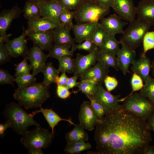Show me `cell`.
Returning <instances> with one entry per match:
<instances>
[{
    "label": "cell",
    "instance_id": "836d02e7",
    "mask_svg": "<svg viewBox=\"0 0 154 154\" xmlns=\"http://www.w3.org/2000/svg\"><path fill=\"white\" fill-rule=\"evenodd\" d=\"M70 56H62L57 60L59 63L58 70L61 73H73L74 71V59Z\"/></svg>",
    "mask_w": 154,
    "mask_h": 154
},
{
    "label": "cell",
    "instance_id": "bcb514c9",
    "mask_svg": "<svg viewBox=\"0 0 154 154\" xmlns=\"http://www.w3.org/2000/svg\"><path fill=\"white\" fill-rule=\"evenodd\" d=\"M85 0H58L66 8L70 10L76 9Z\"/></svg>",
    "mask_w": 154,
    "mask_h": 154
},
{
    "label": "cell",
    "instance_id": "8d00e7d4",
    "mask_svg": "<svg viewBox=\"0 0 154 154\" xmlns=\"http://www.w3.org/2000/svg\"><path fill=\"white\" fill-rule=\"evenodd\" d=\"M26 56H25L21 62L17 64H14L16 67L15 74L16 78L26 74L30 73L31 71L32 70V67L30 64H28Z\"/></svg>",
    "mask_w": 154,
    "mask_h": 154
},
{
    "label": "cell",
    "instance_id": "d6986e66",
    "mask_svg": "<svg viewBox=\"0 0 154 154\" xmlns=\"http://www.w3.org/2000/svg\"><path fill=\"white\" fill-rule=\"evenodd\" d=\"M23 12L16 4L11 8L5 9L1 11L0 14V36L6 34V31L13 21L20 17Z\"/></svg>",
    "mask_w": 154,
    "mask_h": 154
},
{
    "label": "cell",
    "instance_id": "484cf974",
    "mask_svg": "<svg viewBox=\"0 0 154 154\" xmlns=\"http://www.w3.org/2000/svg\"><path fill=\"white\" fill-rule=\"evenodd\" d=\"M35 112L36 114L38 112L42 113L50 127L52 132L53 133H54V128L55 126L61 121H66L74 125H76L72 122L70 119H66L62 118L51 109H44L41 107L39 110H36Z\"/></svg>",
    "mask_w": 154,
    "mask_h": 154
},
{
    "label": "cell",
    "instance_id": "277c9868",
    "mask_svg": "<svg viewBox=\"0 0 154 154\" xmlns=\"http://www.w3.org/2000/svg\"><path fill=\"white\" fill-rule=\"evenodd\" d=\"M121 107L147 121L154 112V104L140 93L120 99Z\"/></svg>",
    "mask_w": 154,
    "mask_h": 154
},
{
    "label": "cell",
    "instance_id": "6da1fadb",
    "mask_svg": "<svg viewBox=\"0 0 154 154\" xmlns=\"http://www.w3.org/2000/svg\"><path fill=\"white\" fill-rule=\"evenodd\" d=\"M147 121L120 105L108 111L96 125L98 154H142L152 141Z\"/></svg>",
    "mask_w": 154,
    "mask_h": 154
},
{
    "label": "cell",
    "instance_id": "ab89813d",
    "mask_svg": "<svg viewBox=\"0 0 154 154\" xmlns=\"http://www.w3.org/2000/svg\"><path fill=\"white\" fill-rule=\"evenodd\" d=\"M108 34L106 31L99 26L94 33L91 39L94 44L98 47Z\"/></svg>",
    "mask_w": 154,
    "mask_h": 154
},
{
    "label": "cell",
    "instance_id": "b9f144b4",
    "mask_svg": "<svg viewBox=\"0 0 154 154\" xmlns=\"http://www.w3.org/2000/svg\"><path fill=\"white\" fill-rule=\"evenodd\" d=\"M96 46H97L94 44L91 39H88L85 40V41L82 43L81 42L78 44H75L72 46L71 50L73 51L77 49L79 50H83L90 52Z\"/></svg>",
    "mask_w": 154,
    "mask_h": 154
},
{
    "label": "cell",
    "instance_id": "7a4b0ae2",
    "mask_svg": "<svg viewBox=\"0 0 154 154\" xmlns=\"http://www.w3.org/2000/svg\"><path fill=\"white\" fill-rule=\"evenodd\" d=\"M50 86L43 82L35 83L15 90L13 97L26 109L41 107L42 104L50 97Z\"/></svg>",
    "mask_w": 154,
    "mask_h": 154
},
{
    "label": "cell",
    "instance_id": "e0dca14e",
    "mask_svg": "<svg viewBox=\"0 0 154 154\" xmlns=\"http://www.w3.org/2000/svg\"><path fill=\"white\" fill-rule=\"evenodd\" d=\"M99 26V21L73 24L72 30L74 36V40L79 43L84 41L91 39L96 29Z\"/></svg>",
    "mask_w": 154,
    "mask_h": 154
},
{
    "label": "cell",
    "instance_id": "f6af8a7d",
    "mask_svg": "<svg viewBox=\"0 0 154 154\" xmlns=\"http://www.w3.org/2000/svg\"><path fill=\"white\" fill-rule=\"evenodd\" d=\"M12 57L5 44L0 45V64L9 61Z\"/></svg>",
    "mask_w": 154,
    "mask_h": 154
},
{
    "label": "cell",
    "instance_id": "8992f818",
    "mask_svg": "<svg viewBox=\"0 0 154 154\" xmlns=\"http://www.w3.org/2000/svg\"><path fill=\"white\" fill-rule=\"evenodd\" d=\"M54 133L41 127L27 130L20 140V143L28 150L34 149H45L51 144Z\"/></svg>",
    "mask_w": 154,
    "mask_h": 154
},
{
    "label": "cell",
    "instance_id": "816d5d0a",
    "mask_svg": "<svg viewBox=\"0 0 154 154\" xmlns=\"http://www.w3.org/2000/svg\"><path fill=\"white\" fill-rule=\"evenodd\" d=\"M12 125L11 122L6 120L4 124H0V135L3 136L4 134L5 131L9 128H12Z\"/></svg>",
    "mask_w": 154,
    "mask_h": 154
},
{
    "label": "cell",
    "instance_id": "60d3db41",
    "mask_svg": "<svg viewBox=\"0 0 154 154\" xmlns=\"http://www.w3.org/2000/svg\"><path fill=\"white\" fill-rule=\"evenodd\" d=\"M74 11L68 9L64 11L60 17V22L62 24L72 30L73 25L72 20L74 17Z\"/></svg>",
    "mask_w": 154,
    "mask_h": 154
},
{
    "label": "cell",
    "instance_id": "6f0895ef",
    "mask_svg": "<svg viewBox=\"0 0 154 154\" xmlns=\"http://www.w3.org/2000/svg\"><path fill=\"white\" fill-rule=\"evenodd\" d=\"M28 154H43L44 152L40 149H34L28 150Z\"/></svg>",
    "mask_w": 154,
    "mask_h": 154
},
{
    "label": "cell",
    "instance_id": "91938a15",
    "mask_svg": "<svg viewBox=\"0 0 154 154\" xmlns=\"http://www.w3.org/2000/svg\"><path fill=\"white\" fill-rule=\"evenodd\" d=\"M151 69H152V74L154 78V58L151 63Z\"/></svg>",
    "mask_w": 154,
    "mask_h": 154
},
{
    "label": "cell",
    "instance_id": "8fae6325",
    "mask_svg": "<svg viewBox=\"0 0 154 154\" xmlns=\"http://www.w3.org/2000/svg\"><path fill=\"white\" fill-rule=\"evenodd\" d=\"M26 56L32 66V74L35 76L42 72L49 57L48 54L44 53L39 47L34 44L29 50Z\"/></svg>",
    "mask_w": 154,
    "mask_h": 154
},
{
    "label": "cell",
    "instance_id": "f35d334b",
    "mask_svg": "<svg viewBox=\"0 0 154 154\" xmlns=\"http://www.w3.org/2000/svg\"><path fill=\"white\" fill-rule=\"evenodd\" d=\"M143 51L141 54L145 55L147 52L154 48V31H148L143 40Z\"/></svg>",
    "mask_w": 154,
    "mask_h": 154
},
{
    "label": "cell",
    "instance_id": "ac0fdd59",
    "mask_svg": "<svg viewBox=\"0 0 154 154\" xmlns=\"http://www.w3.org/2000/svg\"><path fill=\"white\" fill-rule=\"evenodd\" d=\"M128 23L123 21L116 14H113L101 19L99 21V26L109 34L115 35L118 34H123L124 31L123 28Z\"/></svg>",
    "mask_w": 154,
    "mask_h": 154
},
{
    "label": "cell",
    "instance_id": "e575fe53",
    "mask_svg": "<svg viewBox=\"0 0 154 154\" xmlns=\"http://www.w3.org/2000/svg\"><path fill=\"white\" fill-rule=\"evenodd\" d=\"M139 93L154 104V78L147 80Z\"/></svg>",
    "mask_w": 154,
    "mask_h": 154
},
{
    "label": "cell",
    "instance_id": "4316f807",
    "mask_svg": "<svg viewBox=\"0 0 154 154\" xmlns=\"http://www.w3.org/2000/svg\"><path fill=\"white\" fill-rule=\"evenodd\" d=\"M97 61L109 68L112 67L118 70L117 57L113 54L107 51L99 49L98 48Z\"/></svg>",
    "mask_w": 154,
    "mask_h": 154
},
{
    "label": "cell",
    "instance_id": "cb8c5ba5",
    "mask_svg": "<svg viewBox=\"0 0 154 154\" xmlns=\"http://www.w3.org/2000/svg\"><path fill=\"white\" fill-rule=\"evenodd\" d=\"M61 24L50 18L40 17L34 20L28 21L27 30L28 32L33 31H45L53 30Z\"/></svg>",
    "mask_w": 154,
    "mask_h": 154
},
{
    "label": "cell",
    "instance_id": "52a82bcc",
    "mask_svg": "<svg viewBox=\"0 0 154 154\" xmlns=\"http://www.w3.org/2000/svg\"><path fill=\"white\" fill-rule=\"evenodd\" d=\"M129 23L128 27L124 31L120 41L135 50L139 46L151 26L138 19H135Z\"/></svg>",
    "mask_w": 154,
    "mask_h": 154
},
{
    "label": "cell",
    "instance_id": "680465c9",
    "mask_svg": "<svg viewBox=\"0 0 154 154\" xmlns=\"http://www.w3.org/2000/svg\"><path fill=\"white\" fill-rule=\"evenodd\" d=\"M35 3H38L40 2H46L55 0H29Z\"/></svg>",
    "mask_w": 154,
    "mask_h": 154
},
{
    "label": "cell",
    "instance_id": "5b68a950",
    "mask_svg": "<svg viewBox=\"0 0 154 154\" xmlns=\"http://www.w3.org/2000/svg\"><path fill=\"white\" fill-rule=\"evenodd\" d=\"M110 11V8L102 7L96 1L85 0L74 11V18L78 24L99 21Z\"/></svg>",
    "mask_w": 154,
    "mask_h": 154
},
{
    "label": "cell",
    "instance_id": "603a6c76",
    "mask_svg": "<svg viewBox=\"0 0 154 154\" xmlns=\"http://www.w3.org/2000/svg\"><path fill=\"white\" fill-rule=\"evenodd\" d=\"M132 64V71L139 76L145 83L150 77L149 74L151 70V63L150 59L145 55L141 54Z\"/></svg>",
    "mask_w": 154,
    "mask_h": 154
},
{
    "label": "cell",
    "instance_id": "30bf717a",
    "mask_svg": "<svg viewBox=\"0 0 154 154\" xmlns=\"http://www.w3.org/2000/svg\"><path fill=\"white\" fill-rule=\"evenodd\" d=\"M112 8L122 20L130 23L135 19L136 7L133 0H114Z\"/></svg>",
    "mask_w": 154,
    "mask_h": 154
},
{
    "label": "cell",
    "instance_id": "2e32d148",
    "mask_svg": "<svg viewBox=\"0 0 154 154\" xmlns=\"http://www.w3.org/2000/svg\"><path fill=\"white\" fill-rule=\"evenodd\" d=\"M37 4L40 10L42 17L50 18L61 23L60 16L62 13L67 9L58 0L40 2Z\"/></svg>",
    "mask_w": 154,
    "mask_h": 154
},
{
    "label": "cell",
    "instance_id": "ba28073f",
    "mask_svg": "<svg viewBox=\"0 0 154 154\" xmlns=\"http://www.w3.org/2000/svg\"><path fill=\"white\" fill-rule=\"evenodd\" d=\"M78 118L80 124L86 129L92 131L100 120L91 103L85 101L81 104Z\"/></svg>",
    "mask_w": 154,
    "mask_h": 154
},
{
    "label": "cell",
    "instance_id": "d590c367",
    "mask_svg": "<svg viewBox=\"0 0 154 154\" xmlns=\"http://www.w3.org/2000/svg\"><path fill=\"white\" fill-rule=\"evenodd\" d=\"M90 100L91 105L100 119H102L108 110L100 102L91 96H86Z\"/></svg>",
    "mask_w": 154,
    "mask_h": 154
},
{
    "label": "cell",
    "instance_id": "74e56055",
    "mask_svg": "<svg viewBox=\"0 0 154 154\" xmlns=\"http://www.w3.org/2000/svg\"><path fill=\"white\" fill-rule=\"evenodd\" d=\"M33 74L29 73L16 78L15 82L18 88H23L35 83L36 78Z\"/></svg>",
    "mask_w": 154,
    "mask_h": 154
},
{
    "label": "cell",
    "instance_id": "7402d4cb",
    "mask_svg": "<svg viewBox=\"0 0 154 154\" xmlns=\"http://www.w3.org/2000/svg\"><path fill=\"white\" fill-rule=\"evenodd\" d=\"M71 30V29L62 24L53 29L54 44L61 46L71 47L74 44V40L70 35Z\"/></svg>",
    "mask_w": 154,
    "mask_h": 154
},
{
    "label": "cell",
    "instance_id": "ffe728a7",
    "mask_svg": "<svg viewBox=\"0 0 154 154\" xmlns=\"http://www.w3.org/2000/svg\"><path fill=\"white\" fill-rule=\"evenodd\" d=\"M137 19L149 24L154 25V0H141L136 7Z\"/></svg>",
    "mask_w": 154,
    "mask_h": 154
},
{
    "label": "cell",
    "instance_id": "4fadbf2b",
    "mask_svg": "<svg viewBox=\"0 0 154 154\" xmlns=\"http://www.w3.org/2000/svg\"><path fill=\"white\" fill-rule=\"evenodd\" d=\"M22 34L19 37L11 40L9 39L5 43L12 57L17 58L25 56L29 50L26 36L28 32L23 26Z\"/></svg>",
    "mask_w": 154,
    "mask_h": 154
},
{
    "label": "cell",
    "instance_id": "4dcf8cb0",
    "mask_svg": "<svg viewBox=\"0 0 154 154\" xmlns=\"http://www.w3.org/2000/svg\"><path fill=\"white\" fill-rule=\"evenodd\" d=\"M70 46H61L53 44L49 50V57L57 59L64 56H72L74 51L69 50Z\"/></svg>",
    "mask_w": 154,
    "mask_h": 154
},
{
    "label": "cell",
    "instance_id": "d4e9b609",
    "mask_svg": "<svg viewBox=\"0 0 154 154\" xmlns=\"http://www.w3.org/2000/svg\"><path fill=\"white\" fill-rule=\"evenodd\" d=\"M84 129L80 123L76 124L73 129L65 134L67 143L87 141L88 136Z\"/></svg>",
    "mask_w": 154,
    "mask_h": 154
},
{
    "label": "cell",
    "instance_id": "db71d44e",
    "mask_svg": "<svg viewBox=\"0 0 154 154\" xmlns=\"http://www.w3.org/2000/svg\"><path fill=\"white\" fill-rule=\"evenodd\" d=\"M147 121L150 129L154 132V112Z\"/></svg>",
    "mask_w": 154,
    "mask_h": 154
},
{
    "label": "cell",
    "instance_id": "f1b7e54d",
    "mask_svg": "<svg viewBox=\"0 0 154 154\" xmlns=\"http://www.w3.org/2000/svg\"><path fill=\"white\" fill-rule=\"evenodd\" d=\"M120 42L117 40L115 35L109 34L104 39L101 46L98 47L101 50L110 52L115 55L119 51Z\"/></svg>",
    "mask_w": 154,
    "mask_h": 154
},
{
    "label": "cell",
    "instance_id": "9f6ffc18",
    "mask_svg": "<svg viewBox=\"0 0 154 154\" xmlns=\"http://www.w3.org/2000/svg\"><path fill=\"white\" fill-rule=\"evenodd\" d=\"M12 35L11 34H5L4 35L0 36V45L5 42L9 39V37Z\"/></svg>",
    "mask_w": 154,
    "mask_h": 154
},
{
    "label": "cell",
    "instance_id": "3957f363",
    "mask_svg": "<svg viewBox=\"0 0 154 154\" xmlns=\"http://www.w3.org/2000/svg\"><path fill=\"white\" fill-rule=\"evenodd\" d=\"M36 114L35 111L32 114L27 113L19 103L15 102L7 104L3 112L5 118L11 122L13 130L18 134L22 135L28 130L29 126H40L33 119Z\"/></svg>",
    "mask_w": 154,
    "mask_h": 154
},
{
    "label": "cell",
    "instance_id": "7c38bea8",
    "mask_svg": "<svg viewBox=\"0 0 154 154\" xmlns=\"http://www.w3.org/2000/svg\"><path fill=\"white\" fill-rule=\"evenodd\" d=\"M92 96L102 103L108 111L117 108L120 105L119 104L120 95L112 94L104 88L101 83H98L96 91Z\"/></svg>",
    "mask_w": 154,
    "mask_h": 154
},
{
    "label": "cell",
    "instance_id": "5bb4252c",
    "mask_svg": "<svg viewBox=\"0 0 154 154\" xmlns=\"http://www.w3.org/2000/svg\"><path fill=\"white\" fill-rule=\"evenodd\" d=\"M27 36L42 50H49L54 42L53 30L29 32Z\"/></svg>",
    "mask_w": 154,
    "mask_h": 154
},
{
    "label": "cell",
    "instance_id": "f907efd6",
    "mask_svg": "<svg viewBox=\"0 0 154 154\" xmlns=\"http://www.w3.org/2000/svg\"><path fill=\"white\" fill-rule=\"evenodd\" d=\"M78 78V77L74 76L68 78L65 86L68 89L77 86L79 83L77 81Z\"/></svg>",
    "mask_w": 154,
    "mask_h": 154
},
{
    "label": "cell",
    "instance_id": "9c48e42d",
    "mask_svg": "<svg viewBox=\"0 0 154 154\" xmlns=\"http://www.w3.org/2000/svg\"><path fill=\"white\" fill-rule=\"evenodd\" d=\"M98 47L96 46L91 52L84 55L79 53L74 60V76L79 78L97 62Z\"/></svg>",
    "mask_w": 154,
    "mask_h": 154
},
{
    "label": "cell",
    "instance_id": "681fc988",
    "mask_svg": "<svg viewBox=\"0 0 154 154\" xmlns=\"http://www.w3.org/2000/svg\"><path fill=\"white\" fill-rule=\"evenodd\" d=\"M68 78L65 72L62 73L61 76H58L56 78L55 82L57 85L65 86Z\"/></svg>",
    "mask_w": 154,
    "mask_h": 154
},
{
    "label": "cell",
    "instance_id": "44dd1931",
    "mask_svg": "<svg viewBox=\"0 0 154 154\" xmlns=\"http://www.w3.org/2000/svg\"><path fill=\"white\" fill-rule=\"evenodd\" d=\"M108 68L100 62L97 61L96 64L83 73L80 76L81 80H91L98 83L102 84L108 75Z\"/></svg>",
    "mask_w": 154,
    "mask_h": 154
},
{
    "label": "cell",
    "instance_id": "11a10c76",
    "mask_svg": "<svg viewBox=\"0 0 154 154\" xmlns=\"http://www.w3.org/2000/svg\"><path fill=\"white\" fill-rule=\"evenodd\" d=\"M142 154H154V146L149 145L144 150Z\"/></svg>",
    "mask_w": 154,
    "mask_h": 154
},
{
    "label": "cell",
    "instance_id": "c3c4849f",
    "mask_svg": "<svg viewBox=\"0 0 154 154\" xmlns=\"http://www.w3.org/2000/svg\"><path fill=\"white\" fill-rule=\"evenodd\" d=\"M72 93L65 86L57 85L56 93L60 98L62 99L67 98L70 96Z\"/></svg>",
    "mask_w": 154,
    "mask_h": 154
},
{
    "label": "cell",
    "instance_id": "d6a6232c",
    "mask_svg": "<svg viewBox=\"0 0 154 154\" xmlns=\"http://www.w3.org/2000/svg\"><path fill=\"white\" fill-rule=\"evenodd\" d=\"M91 148L92 145L89 142H74L67 143L64 149V151L68 154H79Z\"/></svg>",
    "mask_w": 154,
    "mask_h": 154
},
{
    "label": "cell",
    "instance_id": "7bdbcfd3",
    "mask_svg": "<svg viewBox=\"0 0 154 154\" xmlns=\"http://www.w3.org/2000/svg\"><path fill=\"white\" fill-rule=\"evenodd\" d=\"M131 84L132 90L129 95L134 92L140 90L143 88L144 84L142 78L137 74L133 73L131 80Z\"/></svg>",
    "mask_w": 154,
    "mask_h": 154
},
{
    "label": "cell",
    "instance_id": "83f0119b",
    "mask_svg": "<svg viewBox=\"0 0 154 154\" xmlns=\"http://www.w3.org/2000/svg\"><path fill=\"white\" fill-rule=\"evenodd\" d=\"M24 17L28 21H33L42 17L40 8L37 3L31 1H26L23 8Z\"/></svg>",
    "mask_w": 154,
    "mask_h": 154
},
{
    "label": "cell",
    "instance_id": "ee69618b",
    "mask_svg": "<svg viewBox=\"0 0 154 154\" xmlns=\"http://www.w3.org/2000/svg\"><path fill=\"white\" fill-rule=\"evenodd\" d=\"M15 80L16 78L11 75L7 71L3 69H0V84H10L13 85Z\"/></svg>",
    "mask_w": 154,
    "mask_h": 154
},
{
    "label": "cell",
    "instance_id": "7dc6e473",
    "mask_svg": "<svg viewBox=\"0 0 154 154\" xmlns=\"http://www.w3.org/2000/svg\"><path fill=\"white\" fill-rule=\"evenodd\" d=\"M104 82L107 90L109 92L114 89L118 84V82L115 78L107 75Z\"/></svg>",
    "mask_w": 154,
    "mask_h": 154
},
{
    "label": "cell",
    "instance_id": "1f68e13d",
    "mask_svg": "<svg viewBox=\"0 0 154 154\" xmlns=\"http://www.w3.org/2000/svg\"><path fill=\"white\" fill-rule=\"evenodd\" d=\"M77 86L78 91H80L86 96H92L97 89L98 83L91 80H81Z\"/></svg>",
    "mask_w": 154,
    "mask_h": 154
},
{
    "label": "cell",
    "instance_id": "94428289",
    "mask_svg": "<svg viewBox=\"0 0 154 154\" xmlns=\"http://www.w3.org/2000/svg\"><path fill=\"white\" fill-rule=\"evenodd\" d=\"M87 1H96V0H85Z\"/></svg>",
    "mask_w": 154,
    "mask_h": 154
},
{
    "label": "cell",
    "instance_id": "f5cc1de1",
    "mask_svg": "<svg viewBox=\"0 0 154 154\" xmlns=\"http://www.w3.org/2000/svg\"><path fill=\"white\" fill-rule=\"evenodd\" d=\"M114 1V0H96V1L100 5L109 8L112 7Z\"/></svg>",
    "mask_w": 154,
    "mask_h": 154
},
{
    "label": "cell",
    "instance_id": "f546056e",
    "mask_svg": "<svg viewBox=\"0 0 154 154\" xmlns=\"http://www.w3.org/2000/svg\"><path fill=\"white\" fill-rule=\"evenodd\" d=\"M41 72L44 76L43 82L50 86L51 83L55 82V80L59 76L60 72L58 69H56L53 66L52 63L48 62L46 63Z\"/></svg>",
    "mask_w": 154,
    "mask_h": 154
},
{
    "label": "cell",
    "instance_id": "9a60e30c",
    "mask_svg": "<svg viewBox=\"0 0 154 154\" xmlns=\"http://www.w3.org/2000/svg\"><path fill=\"white\" fill-rule=\"evenodd\" d=\"M120 44L121 47L117 54L118 67L123 74L126 75L129 72V65L136 59V54L135 50L131 49L124 43L120 42Z\"/></svg>",
    "mask_w": 154,
    "mask_h": 154
}]
</instances>
